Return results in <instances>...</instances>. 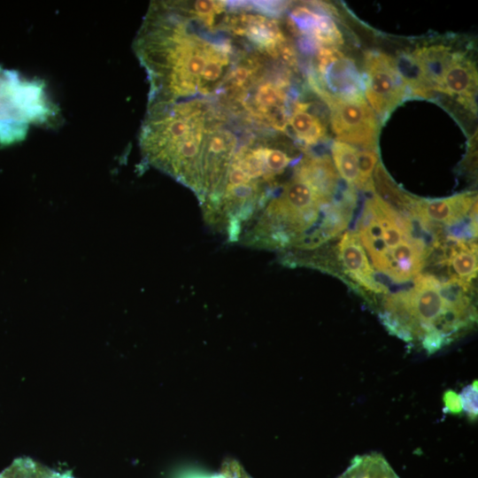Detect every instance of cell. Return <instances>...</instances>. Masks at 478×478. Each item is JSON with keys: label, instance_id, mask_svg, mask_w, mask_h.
Instances as JSON below:
<instances>
[{"label": "cell", "instance_id": "3", "mask_svg": "<svg viewBox=\"0 0 478 478\" xmlns=\"http://www.w3.org/2000/svg\"><path fill=\"white\" fill-rule=\"evenodd\" d=\"M318 96L329 108L331 128L336 141L376 150L378 120L364 96L340 97L328 93Z\"/></svg>", "mask_w": 478, "mask_h": 478}, {"label": "cell", "instance_id": "19", "mask_svg": "<svg viewBox=\"0 0 478 478\" xmlns=\"http://www.w3.org/2000/svg\"><path fill=\"white\" fill-rule=\"evenodd\" d=\"M205 478V477H204ZM206 478H251L235 460L227 461L219 474Z\"/></svg>", "mask_w": 478, "mask_h": 478}, {"label": "cell", "instance_id": "4", "mask_svg": "<svg viewBox=\"0 0 478 478\" xmlns=\"http://www.w3.org/2000/svg\"><path fill=\"white\" fill-rule=\"evenodd\" d=\"M366 97L381 120L407 95L405 85L392 57L379 51H368L364 58Z\"/></svg>", "mask_w": 478, "mask_h": 478}, {"label": "cell", "instance_id": "13", "mask_svg": "<svg viewBox=\"0 0 478 478\" xmlns=\"http://www.w3.org/2000/svg\"><path fill=\"white\" fill-rule=\"evenodd\" d=\"M443 261L452 274L451 279L469 284L477 273L476 245L459 241L452 244Z\"/></svg>", "mask_w": 478, "mask_h": 478}, {"label": "cell", "instance_id": "15", "mask_svg": "<svg viewBox=\"0 0 478 478\" xmlns=\"http://www.w3.org/2000/svg\"><path fill=\"white\" fill-rule=\"evenodd\" d=\"M395 60L408 94L421 97L432 94L434 90L412 53H402Z\"/></svg>", "mask_w": 478, "mask_h": 478}, {"label": "cell", "instance_id": "1", "mask_svg": "<svg viewBox=\"0 0 478 478\" xmlns=\"http://www.w3.org/2000/svg\"><path fill=\"white\" fill-rule=\"evenodd\" d=\"M219 24L194 14L189 2L150 5L134 42L145 68L149 104L217 100L228 74L249 51Z\"/></svg>", "mask_w": 478, "mask_h": 478}, {"label": "cell", "instance_id": "8", "mask_svg": "<svg viewBox=\"0 0 478 478\" xmlns=\"http://www.w3.org/2000/svg\"><path fill=\"white\" fill-rule=\"evenodd\" d=\"M443 86V94L455 96L465 107L476 111L477 69L465 53L452 52Z\"/></svg>", "mask_w": 478, "mask_h": 478}, {"label": "cell", "instance_id": "11", "mask_svg": "<svg viewBox=\"0 0 478 478\" xmlns=\"http://www.w3.org/2000/svg\"><path fill=\"white\" fill-rule=\"evenodd\" d=\"M434 91L443 92V76L451 57L444 45L419 47L411 52Z\"/></svg>", "mask_w": 478, "mask_h": 478}, {"label": "cell", "instance_id": "10", "mask_svg": "<svg viewBox=\"0 0 478 478\" xmlns=\"http://www.w3.org/2000/svg\"><path fill=\"white\" fill-rule=\"evenodd\" d=\"M311 107L310 103L296 101L292 104L288 121L296 138L306 146L318 144L327 134L322 120L310 112Z\"/></svg>", "mask_w": 478, "mask_h": 478}, {"label": "cell", "instance_id": "7", "mask_svg": "<svg viewBox=\"0 0 478 478\" xmlns=\"http://www.w3.org/2000/svg\"><path fill=\"white\" fill-rule=\"evenodd\" d=\"M289 26L306 40L307 45L335 48L343 42L339 29L329 17L305 6L292 10Z\"/></svg>", "mask_w": 478, "mask_h": 478}, {"label": "cell", "instance_id": "12", "mask_svg": "<svg viewBox=\"0 0 478 478\" xmlns=\"http://www.w3.org/2000/svg\"><path fill=\"white\" fill-rule=\"evenodd\" d=\"M374 189L378 197L396 211L405 215H413L418 198L412 197L400 189L389 176L382 163H378L373 176Z\"/></svg>", "mask_w": 478, "mask_h": 478}, {"label": "cell", "instance_id": "6", "mask_svg": "<svg viewBox=\"0 0 478 478\" xmlns=\"http://www.w3.org/2000/svg\"><path fill=\"white\" fill-rule=\"evenodd\" d=\"M477 197L466 192L440 199H417L412 217L418 218L421 224L453 225L466 217Z\"/></svg>", "mask_w": 478, "mask_h": 478}, {"label": "cell", "instance_id": "5", "mask_svg": "<svg viewBox=\"0 0 478 478\" xmlns=\"http://www.w3.org/2000/svg\"><path fill=\"white\" fill-rule=\"evenodd\" d=\"M308 81L317 95L363 96V78L354 62L335 47H319L315 66L310 71Z\"/></svg>", "mask_w": 478, "mask_h": 478}, {"label": "cell", "instance_id": "17", "mask_svg": "<svg viewBox=\"0 0 478 478\" xmlns=\"http://www.w3.org/2000/svg\"><path fill=\"white\" fill-rule=\"evenodd\" d=\"M358 188L374 190L373 174L378 162L376 150L363 149L358 150Z\"/></svg>", "mask_w": 478, "mask_h": 478}, {"label": "cell", "instance_id": "14", "mask_svg": "<svg viewBox=\"0 0 478 478\" xmlns=\"http://www.w3.org/2000/svg\"><path fill=\"white\" fill-rule=\"evenodd\" d=\"M338 478H399L379 453L356 456Z\"/></svg>", "mask_w": 478, "mask_h": 478}, {"label": "cell", "instance_id": "9", "mask_svg": "<svg viewBox=\"0 0 478 478\" xmlns=\"http://www.w3.org/2000/svg\"><path fill=\"white\" fill-rule=\"evenodd\" d=\"M338 250L341 262L351 279L372 292H386L385 288L375 280L374 270L356 235L344 233Z\"/></svg>", "mask_w": 478, "mask_h": 478}, {"label": "cell", "instance_id": "18", "mask_svg": "<svg viewBox=\"0 0 478 478\" xmlns=\"http://www.w3.org/2000/svg\"><path fill=\"white\" fill-rule=\"evenodd\" d=\"M265 161L269 175L275 181L290 165L292 158L282 150L265 144Z\"/></svg>", "mask_w": 478, "mask_h": 478}, {"label": "cell", "instance_id": "20", "mask_svg": "<svg viewBox=\"0 0 478 478\" xmlns=\"http://www.w3.org/2000/svg\"><path fill=\"white\" fill-rule=\"evenodd\" d=\"M476 394L477 389L474 383L466 388L460 396L461 408L463 407L470 415L476 416Z\"/></svg>", "mask_w": 478, "mask_h": 478}, {"label": "cell", "instance_id": "16", "mask_svg": "<svg viewBox=\"0 0 478 478\" xmlns=\"http://www.w3.org/2000/svg\"><path fill=\"white\" fill-rule=\"evenodd\" d=\"M358 150L356 147L336 140L331 145L332 157L338 173L350 186L358 188Z\"/></svg>", "mask_w": 478, "mask_h": 478}, {"label": "cell", "instance_id": "2", "mask_svg": "<svg viewBox=\"0 0 478 478\" xmlns=\"http://www.w3.org/2000/svg\"><path fill=\"white\" fill-rule=\"evenodd\" d=\"M229 115L212 99L148 104L140 133L142 153L149 164L198 196L209 136Z\"/></svg>", "mask_w": 478, "mask_h": 478}]
</instances>
